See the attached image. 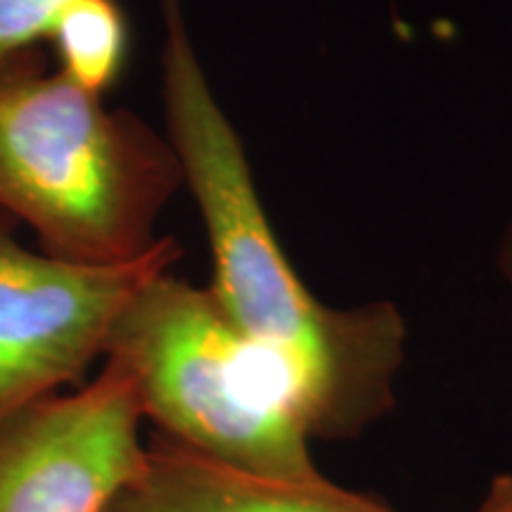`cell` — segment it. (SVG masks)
Listing matches in <instances>:
<instances>
[{
    "label": "cell",
    "instance_id": "3957f363",
    "mask_svg": "<svg viewBox=\"0 0 512 512\" xmlns=\"http://www.w3.org/2000/svg\"><path fill=\"white\" fill-rule=\"evenodd\" d=\"M105 358L131 377L155 434L247 472L323 477L287 377L233 328L209 287L171 271L147 280L121 311Z\"/></svg>",
    "mask_w": 512,
    "mask_h": 512
},
{
    "label": "cell",
    "instance_id": "8992f818",
    "mask_svg": "<svg viewBox=\"0 0 512 512\" xmlns=\"http://www.w3.org/2000/svg\"><path fill=\"white\" fill-rule=\"evenodd\" d=\"M105 512H396L328 477L280 479L223 465L155 434Z\"/></svg>",
    "mask_w": 512,
    "mask_h": 512
},
{
    "label": "cell",
    "instance_id": "7a4b0ae2",
    "mask_svg": "<svg viewBox=\"0 0 512 512\" xmlns=\"http://www.w3.org/2000/svg\"><path fill=\"white\" fill-rule=\"evenodd\" d=\"M183 185L164 133L27 53L0 64V209L38 252L121 266L157 247L159 216Z\"/></svg>",
    "mask_w": 512,
    "mask_h": 512
},
{
    "label": "cell",
    "instance_id": "ba28073f",
    "mask_svg": "<svg viewBox=\"0 0 512 512\" xmlns=\"http://www.w3.org/2000/svg\"><path fill=\"white\" fill-rule=\"evenodd\" d=\"M64 0H0V64L34 53Z\"/></svg>",
    "mask_w": 512,
    "mask_h": 512
},
{
    "label": "cell",
    "instance_id": "277c9868",
    "mask_svg": "<svg viewBox=\"0 0 512 512\" xmlns=\"http://www.w3.org/2000/svg\"><path fill=\"white\" fill-rule=\"evenodd\" d=\"M178 259L181 245L162 235L131 264H64L0 228V425L81 387L133 294Z\"/></svg>",
    "mask_w": 512,
    "mask_h": 512
},
{
    "label": "cell",
    "instance_id": "6da1fadb",
    "mask_svg": "<svg viewBox=\"0 0 512 512\" xmlns=\"http://www.w3.org/2000/svg\"><path fill=\"white\" fill-rule=\"evenodd\" d=\"M164 136L195 197L214 264L209 292L290 382L311 439H349L392 411L406 320L392 302L323 304L287 259L245 147L192 41L183 0H162Z\"/></svg>",
    "mask_w": 512,
    "mask_h": 512
},
{
    "label": "cell",
    "instance_id": "5b68a950",
    "mask_svg": "<svg viewBox=\"0 0 512 512\" xmlns=\"http://www.w3.org/2000/svg\"><path fill=\"white\" fill-rule=\"evenodd\" d=\"M136 389L105 358L74 392L0 425V512H105L143 460Z\"/></svg>",
    "mask_w": 512,
    "mask_h": 512
},
{
    "label": "cell",
    "instance_id": "30bf717a",
    "mask_svg": "<svg viewBox=\"0 0 512 512\" xmlns=\"http://www.w3.org/2000/svg\"><path fill=\"white\" fill-rule=\"evenodd\" d=\"M498 268H501L505 285H508V290L512 294V219L503 233L501 249H498Z\"/></svg>",
    "mask_w": 512,
    "mask_h": 512
},
{
    "label": "cell",
    "instance_id": "52a82bcc",
    "mask_svg": "<svg viewBox=\"0 0 512 512\" xmlns=\"http://www.w3.org/2000/svg\"><path fill=\"white\" fill-rule=\"evenodd\" d=\"M57 69L83 91L102 95L124 69L128 24L117 0H64L48 36Z\"/></svg>",
    "mask_w": 512,
    "mask_h": 512
},
{
    "label": "cell",
    "instance_id": "9c48e42d",
    "mask_svg": "<svg viewBox=\"0 0 512 512\" xmlns=\"http://www.w3.org/2000/svg\"><path fill=\"white\" fill-rule=\"evenodd\" d=\"M475 512H512V472L491 479Z\"/></svg>",
    "mask_w": 512,
    "mask_h": 512
}]
</instances>
